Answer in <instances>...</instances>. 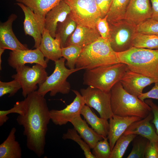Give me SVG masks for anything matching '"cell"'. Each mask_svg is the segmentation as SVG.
I'll return each mask as SVG.
<instances>
[{
    "instance_id": "1",
    "label": "cell",
    "mask_w": 158,
    "mask_h": 158,
    "mask_svg": "<svg viewBox=\"0 0 158 158\" xmlns=\"http://www.w3.org/2000/svg\"><path fill=\"white\" fill-rule=\"evenodd\" d=\"M23 101H18L11 108L18 114L16 120L23 126L26 146L39 157L44 153L48 125L51 120L50 111L44 97L36 91Z\"/></svg>"
},
{
    "instance_id": "2",
    "label": "cell",
    "mask_w": 158,
    "mask_h": 158,
    "mask_svg": "<svg viewBox=\"0 0 158 158\" xmlns=\"http://www.w3.org/2000/svg\"><path fill=\"white\" fill-rule=\"evenodd\" d=\"M116 53L119 62L126 64L129 70L158 82V49L132 47Z\"/></svg>"
},
{
    "instance_id": "3",
    "label": "cell",
    "mask_w": 158,
    "mask_h": 158,
    "mask_svg": "<svg viewBox=\"0 0 158 158\" xmlns=\"http://www.w3.org/2000/svg\"><path fill=\"white\" fill-rule=\"evenodd\" d=\"M119 62L116 52L112 48L108 39L100 37L83 48L77 60L75 68L88 70Z\"/></svg>"
},
{
    "instance_id": "4",
    "label": "cell",
    "mask_w": 158,
    "mask_h": 158,
    "mask_svg": "<svg viewBox=\"0 0 158 158\" xmlns=\"http://www.w3.org/2000/svg\"><path fill=\"white\" fill-rule=\"evenodd\" d=\"M111 104L114 114L122 116H136L142 118L152 112L144 101L127 92L120 81L111 90Z\"/></svg>"
},
{
    "instance_id": "5",
    "label": "cell",
    "mask_w": 158,
    "mask_h": 158,
    "mask_svg": "<svg viewBox=\"0 0 158 158\" xmlns=\"http://www.w3.org/2000/svg\"><path fill=\"white\" fill-rule=\"evenodd\" d=\"M128 69L126 64L119 62L86 70L83 75V84L110 92Z\"/></svg>"
},
{
    "instance_id": "6",
    "label": "cell",
    "mask_w": 158,
    "mask_h": 158,
    "mask_svg": "<svg viewBox=\"0 0 158 158\" xmlns=\"http://www.w3.org/2000/svg\"><path fill=\"white\" fill-rule=\"evenodd\" d=\"M66 60L62 57L54 61L55 68L53 73L48 76L43 83L38 85L37 91L40 95L44 97L47 93L49 92L50 96L53 97L58 93L66 94L69 92L71 85L67 80V78L72 73L82 69L67 68L65 64Z\"/></svg>"
},
{
    "instance_id": "7",
    "label": "cell",
    "mask_w": 158,
    "mask_h": 158,
    "mask_svg": "<svg viewBox=\"0 0 158 158\" xmlns=\"http://www.w3.org/2000/svg\"><path fill=\"white\" fill-rule=\"evenodd\" d=\"M45 68L36 64L32 67L25 65L16 69V73L11 77L18 81L22 89V95L25 98L30 93L36 91L38 85L43 83L48 77Z\"/></svg>"
},
{
    "instance_id": "8",
    "label": "cell",
    "mask_w": 158,
    "mask_h": 158,
    "mask_svg": "<svg viewBox=\"0 0 158 158\" xmlns=\"http://www.w3.org/2000/svg\"><path fill=\"white\" fill-rule=\"evenodd\" d=\"M71 9L69 15L78 25L96 28L100 18L95 0H63Z\"/></svg>"
},
{
    "instance_id": "9",
    "label": "cell",
    "mask_w": 158,
    "mask_h": 158,
    "mask_svg": "<svg viewBox=\"0 0 158 158\" xmlns=\"http://www.w3.org/2000/svg\"><path fill=\"white\" fill-rule=\"evenodd\" d=\"M109 25L110 33L108 40L114 51L122 52L133 47V40L137 32L136 26L125 19Z\"/></svg>"
},
{
    "instance_id": "10",
    "label": "cell",
    "mask_w": 158,
    "mask_h": 158,
    "mask_svg": "<svg viewBox=\"0 0 158 158\" xmlns=\"http://www.w3.org/2000/svg\"><path fill=\"white\" fill-rule=\"evenodd\" d=\"M80 93L85 104L95 109L100 117L107 120L113 115L111 104V91L105 92L90 86L81 88Z\"/></svg>"
},
{
    "instance_id": "11",
    "label": "cell",
    "mask_w": 158,
    "mask_h": 158,
    "mask_svg": "<svg viewBox=\"0 0 158 158\" xmlns=\"http://www.w3.org/2000/svg\"><path fill=\"white\" fill-rule=\"evenodd\" d=\"M16 4L21 8L24 14L23 28L25 34L33 37L35 42L34 47L38 48L45 28V17L35 13L22 3L18 2Z\"/></svg>"
},
{
    "instance_id": "12",
    "label": "cell",
    "mask_w": 158,
    "mask_h": 158,
    "mask_svg": "<svg viewBox=\"0 0 158 158\" xmlns=\"http://www.w3.org/2000/svg\"><path fill=\"white\" fill-rule=\"evenodd\" d=\"M72 91L76 95L72 102L62 109L50 111L51 120L55 125H66L80 114L81 109L85 104L84 100L80 93L75 90Z\"/></svg>"
},
{
    "instance_id": "13",
    "label": "cell",
    "mask_w": 158,
    "mask_h": 158,
    "mask_svg": "<svg viewBox=\"0 0 158 158\" xmlns=\"http://www.w3.org/2000/svg\"><path fill=\"white\" fill-rule=\"evenodd\" d=\"M39 48L35 49L11 51L8 59V65L16 69L26 63L40 64L45 68L47 66L48 60Z\"/></svg>"
},
{
    "instance_id": "14",
    "label": "cell",
    "mask_w": 158,
    "mask_h": 158,
    "mask_svg": "<svg viewBox=\"0 0 158 158\" xmlns=\"http://www.w3.org/2000/svg\"><path fill=\"white\" fill-rule=\"evenodd\" d=\"M152 11L149 0H130L125 19L137 27L152 18Z\"/></svg>"
},
{
    "instance_id": "15",
    "label": "cell",
    "mask_w": 158,
    "mask_h": 158,
    "mask_svg": "<svg viewBox=\"0 0 158 158\" xmlns=\"http://www.w3.org/2000/svg\"><path fill=\"white\" fill-rule=\"evenodd\" d=\"M128 93L138 97L147 86L155 83L154 79L128 69L119 81Z\"/></svg>"
},
{
    "instance_id": "16",
    "label": "cell",
    "mask_w": 158,
    "mask_h": 158,
    "mask_svg": "<svg viewBox=\"0 0 158 158\" xmlns=\"http://www.w3.org/2000/svg\"><path fill=\"white\" fill-rule=\"evenodd\" d=\"M16 15L11 14L5 22L0 24V48L11 51L29 49L27 45L21 43L14 34L12 24L16 19Z\"/></svg>"
},
{
    "instance_id": "17",
    "label": "cell",
    "mask_w": 158,
    "mask_h": 158,
    "mask_svg": "<svg viewBox=\"0 0 158 158\" xmlns=\"http://www.w3.org/2000/svg\"><path fill=\"white\" fill-rule=\"evenodd\" d=\"M136 116H122L113 114L109 119V129L107 136L111 150L118 138L132 123L142 119Z\"/></svg>"
},
{
    "instance_id": "18",
    "label": "cell",
    "mask_w": 158,
    "mask_h": 158,
    "mask_svg": "<svg viewBox=\"0 0 158 158\" xmlns=\"http://www.w3.org/2000/svg\"><path fill=\"white\" fill-rule=\"evenodd\" d=\"M71 12L69 6L61 0L59 3L49 11L45 17V28L50 35L55 38L58 24L63 22Z\"/></svg>"
},
{
    "instance_id": "19",
    "label": "cell",
    "mask_w": 158,
    "mask_h": 158,
    "mask_svg": "<svg viewBox=\"0 0 158 158\" xmlns=\"http://www.w3.org/2000/svg\"><path fill=\"white\" fill-rule=\"evenodd\" d=\"M100 37L96 28L77 24L75 30L68 38L65 47L74 45L83 48L95 42Z\"/></svg>"
},
{
    "instance_id": "20",
    "label": "cell",
    "mask_w": 158,
    "mask_h": 158,
    "mask_svg": "<svg viewBox=\"0 0 158 158\" xmlns=\"http://www.w3.org/2000/svg\"><path fill=\"white\" fill-rule=\"evenodd\" d=\"M153 118V115L151 112L146 117L131 124L123 134L140 135L150 141L158 142V135L150 123Z\"/></svg>"
},
{
    "instance_id": "21",
    "label": "cell",
    "mask_w": 158,
    "mask_h": 158,
    "mask_svg": "<svg viewBox=\"0 0 158 158\" xmlns=\"http://www.w3.org/2000/svg\"><path fill=\"white\" fill-rule=\"evenodd\" d=\"M38 48L48 60L54 61L62 57L59 40L52 37L45 28L43 32L42 39Z\"/></svg>"
},
{
    "instance_id": "22",
    "label": "cell",
    "mask_w": 158,
    "mask_h": 158,
    "mask_svg": "<svg viewBox=\"0 0 158 158\" xmlns=\"http://www.w3.org/2000/svg\"><path fill=\"white\" fill-rule=\"evenodd\" d=\"M70 122L91 149H92L98 141L103 140L104 137L89 127L86 121L82 119L80 114L75 117Z\"/></svg>"
},
{
    "instance_id": "23",
    "label": "cell",
    "mask_w": 158,
    "mask_h": 158,
    "mask_svg": "<svg viewBox=\"0 0 158 158\" xmlns=\"http://www.w3.org/2000/svg\"><path fill=\"white\" fill-rule=\"evenodd\" d=\"M80 114L97 133L103 137H107L109 129L108 120L98 117L86 104L82 108Z\"/></svg>"
},
{
    "instance_id": "24",
    "label": "cell",
    "mask_w": 158,
    "mask_h": 158,
    "mask_svg": "<svg viewBox=\"0 0 158 158\" xmlns=\"http://www.w3.org/2000/svg\"><path fill=\"white\" fill-rule=\"evenodd\" d=\"M16 129L13 127L6 139L0 145V158H21L22 150L16 140Z\"/></svg>"
},
{
    "instance_id": "25",
    "label": "cell",
    "mask_w": 158,
    "mask_h": 158,
    "mask_svg": "<svg viewBox=\"0 0 158 158\" xmlns=\"http://www.w3.org/2000/svg\"><path fill=\"white\" fill-rule=\"evenodd\" d=\"M130 0H112L107 14L109 24L125 19L127 9Z\"/></svg>"
},
{
    "instance_id": "26",
    "label": "cell",
    "mask_w": 158,
    "mask_h": 158,
    "mask_svg": "<svg viewBox=\"0 0 158 158\" xmlns=\"http://www.w3.org/2000/svg\"><path fill=\"white\" fill-rule=\"evenodd\" d=\"M61 0H16L27 6L35 13L45 17L47 13Z\"/></svg>"
},
{
    "instance_id": "27",
    "label": "cell",
    "mask_w": 158,
    "mask_h": 158,
    "mask_svg": "<svg viewBox=\"0 0 158 158\" xmlns=\"http://www.w3.org/2000/svg\"><path fill=\"white\" fill-rule=\"evenodd\" d=\"M77 26L76 23L69 15L64 21L58 24L55 38L59 40L61 48L65 47L68 38L74 31Z\"/></svg>"
},
{
    "instance_id": "28",
    "label": "cell",
    "mask_w": 158,
    "mask_h": 158,
    "mask_svg": "<svg viewBox=\"0 0 158 158\" xmlns=\"http://www.w3.org/2000/svg\"><path fill=\"white\" fill-rule=\"evenodd\" d=\"M133 47L151 49H158V35L137 32L134 38Z\"/></svg>"
},
{
    "instance_id": "29",
    "label": "cell",
    "mask_w": 158,
    "mask_h": 158,
    "mask_svg": "<svg viewBox=\"0 0 158 158\" xmlns=\"http://www.w3.org/2000/svg\"><path fill=\"white\" fill-rule=\"evenodd\" d=\"M137 135L123 134L117 140L111 151L109 158H121L130 143Z\"/></svg>"
},
{
    "instance_id": "30",
    "label": "cell",
    "mask_w": 158,
    "mask_h": 158,
    "mask_svg": "<svg viewBox=\"0 0 158 158\" xmlns=\"http://www.w3.org/2000/svg\"><path fill=\"white\" fill-rule=\"evenodd\" d=\"M61 48L62 57L65 58L67 61L66 66L70 69H75L76 68L77 60L83 48L74 45H71Z\"/></svg>"
},
{
    "instance_id": "31",
    "label": "cell",
    "mask_w": 158,
    "mask_h": 158,
    "mask_svg": "<svg viewBox=\"0 0 158 158\" xmlns=\"http://www.w3.org/2000/svg\"><path fill=\"white\" fill-rule=\"evenodd\" d=\"M75 129L69 128L67 132L63 134L62 137L64 140L70 139L77 142L83 151L84 154L86 158H95L90 150L89 145L83 140L80 135H79Z\"/></svg>"
},
{
    "instance_id": "32",
    "label": "cell",
    "mask_w": 158,
    "mask_h": 158,
    "mask_svg": "<svg viewBox=\"0 0 158 158\" xmlns=\"http://www.w3.org/2000/svg\"><path fill=\"white\" fill-rule=\"evenodd\" d=\"M137 136L133 140V148L127 158H145V151L149 140L141 136Z\"/></svg>"
},
{
    "instance_id": "33",
    "label": "cell",
    "mask_w": 158,
    "mask_h": 158,
    "mask_svg": "<svg viewBox=\"0 0 158 158\" xmlns=\"http://www.w3.org/2000/svg\"><path fill=\"white\" fill-rule=\"evenodd\" d=\"M107 137L98 141L92 149V153L95 158H109L111 150Z\"/></svg>"
},
{
    "instance_id": "34",
    "label": "cell",
    "mask_w": 158,
    "mask_h": 158,
    "mask_svg": "<svg viewBox=\"0 0 158 158\" xmlns=\"http://www.w3.org/2000/svg\"><path fill=\"white\" fill-rule=\"evenodd\" d=\"M136 31L144 34L158 35V20L149 19L137 26Z\"/></svg>"
},
{
    "instance_id": "35",
    "label": "cell",
    "mask_w": 158,
    "mask_h": 158,
    "mask_svg": "<svg viewBox=\"0 0 158 158\" xmlns=\"http://www.w3.org/2000/svg\"><path fill=\"white\" fill-rule=\"evenodd\" d=\"M21 88L20 83L16 80L13 79L8 82L0 81V97L8 94H9V97L13 96Z\"/></svg>"
},
{
    "instance_id": "36",
    "label": "cell",
    "mask_w": 158,
    "mask_h": 158,
    "mask_svg": "<svg viewBox=\"0 0 158 158\" xmlns=\"http://www.w3.org/2000/svg\"><path fill=\"white\" fill-rule=\"evenodd\" d=\"M96 28L102 38L108 39L110 28L107 20V15L103 18H100L98 20L96 23Z\"/></svg>"
},
{
    "instance_id": "37",
    "label": "cell",
    "mask_w": 158,
    "mask_h": 158,
    "mask_svg": "<svg viewBox=\"0 0 158 158\" xmlns=\"http://www.w3.org/2000/svg\"><path fill=\"white\" fill-rule=\"evenodd\" d=\"M145 158H158V142L149 140L145 154Z\"/></svg>"
},
{
    "instance_id": "38",
    "label": "cell",
    "mask_w": 158,
    "mask_h": 158,
    "mask_svg": "<svg viewBox=\"0 0 158 158\" xmlns=\"http://www.w3.org/2000/svg\"><path fill=\"white\" fill-rule=\"evenodd\" d=\"M112 0H95L100 12V18H103L107 15Z\"/></svg>"
},
{
    "instance_id": "39",
    "label": "cell",
    "mask_w": 158,
    "mask_h": 158,
    "mask_svg": "<svg viewBox=\"0 0 158 158\" xmlns=\"http://www.w3.org/2000/svg\"><path fill=\"white\" fill-rule=\"evenodd\" d=\"M144 102L151 108L153 115V118L151 122L154 124L156 132L158 135V106L150 99H146Z\"/></svg>"
},
{
    "instance_id": "40",
    "label": "cell",
    "mask_w": 158,
    "mask_h": 158,
    "mask_svg": "<svg viewBox=\"0 0 158 158\" xmlns=\"http://www.w3.org/2000/svg\"><path fill=\"white\" fill-rule=\"evenodd\" d=\"M154 86L149 91L142 93L138 97L142 101H144L146 99H153L158 100V82L154 83Z\"/></svg>"
},
{
    "instance_id": "41",
    "label": "cell",
    "mask_w": 158,
    "mask_h": 158,
    "mask_svg": "<svg viewBox=\"0 0 158 158\" xmlns=\"http://www.w3.org/2000/svg\"><path fill=\"white\" fill-rule=\"evenodd\" d=\"M152 13V18L158 20V0H150Z\"/></svg>"
},
{
    "instance_id": "42",
    "label": "cell",
    "mask_w": 158,
    "mask_h": 158,
    "mask_svg": "<svg viewBox=\"0 0 158 158\" xmlns=\"http://www.w3.org/2000/svg\"><path fill=\"white\" fill-rule=\"evenodd\" d=\"M5 49L1 48H0V70H1V63L2 62V60L1 59V56L2 54L4 53V51Z\"/></svg>"
},
{
    "instance_id": "43",
    "label": "cell",
    "mask_w": 158,
    "mask_h": 158,
    "mask_svg": "<svg viewBox=\"0 0 158 158\" xmlns=\"http://www.w3.org/2000/svg\"></svg>"
}]
</instances>
